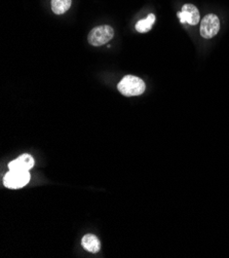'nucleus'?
Here are the masks:
<instances>
[{"instance_id":"1","label":"nucleus","mask_w":229,"mask_h":258,"mask_svg":"<svg viewBox=\"0 0 229 258\" xmlns=\"http://www.w3.org/2000/svg\"><path fill=\"white\" fill-rule=\"evenodd\" d=\"M117 89L122 95L126 97H133L142 95L146 90V85L140 77L126 75L120 81Z\"/></svg>"},{"instance_id":"2","label":"nucleus","mask_w":229,"mask_h":258,"mask_svg":"<svg viewBox=\"0 0 229 258\" xmlns=\"http://www.w3.org/2000/svg\"><path fill=\"white\" fill-rule=\"evenodd\" d=\"M114 36V30L108 25H102L94 28L89 34V42L92 45L100 46L109 42Z\"/></svg>"},{"instance_id":"3","label":"nucleus","mask_w":229,"mask_h":258,"mask_svg":"<svg viewBox=\"0 0 229 258\" xmlns=\"http://www.w3.org/2000/svg\"><path fill=\"white\" fill-rule=\"evenodd\" d=\"M220 30V21L216 15L210 14L202 19L200 24V35L203 38H213Z\"/></svg>"},{"instance_id":"4","label":"nucleus","mask_w":229,"mask_h":258,"mask_svg":"<svg viewBox=\"0 0 229 258\" xmlns=\"http://www.w3.org/2000/svg\"><path fill=\"white\" fill-rule=\"evenodd\" d=\"M30 180L29 172H22V171H10L4 179L5 185L8 188L17 189L21 188L25 185H27Z\"/></svg>"},{"instance_id":"5","label":"nucleus","mask_w":229,"mask_h":258,"mask_svg":"<svg viewBox=\"0 0 229 258\" xmlns=\"http://www.w3.org/2000/svg\"><path fill=\"white\" fill-rule=\"evenodd\" d=\"M180 22L182 24H189V25H197L200 19L199 12L197 8L193 5H185L182 8V12L177 14Z\"/></svg>"},{"instance_id":"6","label":"nucleus","mask_w":229,"mask_h":258,"mask_svg":"<svg viewBox=\"0 0 229 258\" xmlns=\"http://www.w3.org/2000/svg\"><path fill=\"white\" fill-rule=\"evenodd\" d=\"M34 166V160L30 154H22L17 160L11 162L9 164V168L11 171H22L28 172Z\"/></svg>"},{"instance_id":"7","label":"nucleus","mask_w":229,"mask_h":258,"mask_svg":"<svg viewBox=\"0 0 229 258\" xmlns=\"http://www.w3.org/2000/svg\"><path fill=\"white\" fill-rule=\"evenodd\" d=\"M82 245L87 251L91 253H97L101 248L100 240L95 235L92 234H88L83 238Z\"/></svg>"},{"instance_id":"8","label":"nucleus","mask_w":229,"mask_h":258,"mask_svg":"<svg viewBox=\"0 0 229 258\" xmlns=\"http://www.w3.org/2000/svg\"><path fill=\"white\" fill-rule=\"evenodd\" d=\"M155 22H156V16L154 14H150L146 19L141 20L136 24V30L140 33H146L151 30Z\"/></svg>"},{"instance_id":"9","label":"nucleus","mask_w":229,"mask_h":258,"mask_svg":"<svg viewBox=\"0 0 229 258\" xmlns=\"http://www.w3.org/2000/svg\"><path fill=\"white\" fill-rule=\"evenodd\" d=\"M72 4V0H52V10L56 15L66 13Z\"/></svg>"}]
</instances>
